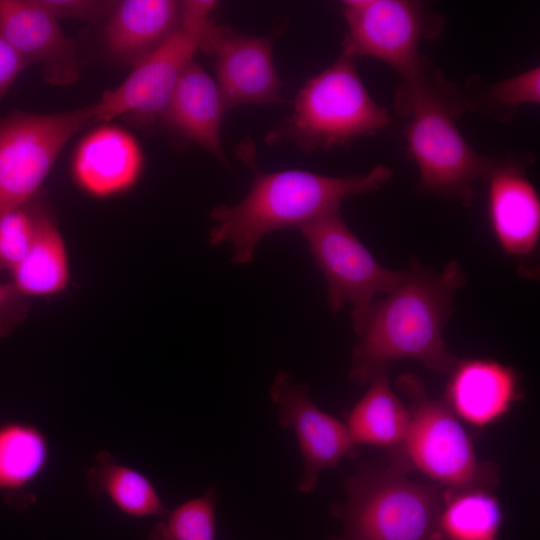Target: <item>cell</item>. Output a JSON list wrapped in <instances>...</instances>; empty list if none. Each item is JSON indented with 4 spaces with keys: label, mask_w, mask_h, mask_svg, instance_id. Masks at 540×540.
I'll return each mask as SVG.
<instances>
[{
    "label": "cell",
    "mask_w": 540,
    "mask_h": 540,
    "mask_svg": "<svg viewBox=\"0 0 540 540\" xmlns=\"http://www.w3.org/2000/svg\"><path fill=\"white\" fill-rule=\"evenodd\" d=\"M50 458L46 434L36 425L11 420L0 424V500L24 508L35 501L32 487Z\"/></svg>",
    "instance_id": "ffe728a7"
},
{
    "label": "cell",
    "mask_w": 540,
    "mask_h": 540,
    "mask_svg": "<svg viewBox=\"0 0 540 540\" xmlns=\"http://www.w3.org/2000/svg\"><path fill=\"white\" fill-rule=\"evenodd\" d=\"M28 66L0 31V99Z\"/></svg>",
    "instance_id": "f1b7e54d"
},
{
    "label": "cell",
    "mask_w": 540,
    "mask_h": 540,
    "mask_svg": "<svg viewBox=\"0 0 540 540\" xmlns=\"http://www.w3.org/2000/svg\"><path fill=\"white\" fill-rule=\"evenodd\" d=\"M347 32L342 53L370 57L392 69L400 80L415 75L427 59L419 53L424 39L441 29L440 15L414 0H347L341 3Z\"/></svg>",
    "instance_id": "30bf717a"
},
{
    "label": "cell",
    "mask_w": 540,
    "mask_h": 540,
    "mask_svg": "<svg viewBox=\"0 0 540 540\" xmlns=\"http://www.w3.org/2000/svg\"><path fill=\"white\" fill-rule=\"evenodd\" d=\"M199 50L215 61V80L228 109L285 102L280 95L283 81L274 64L272 36L243 34L212 20Z\"/></svg>",
    "instance_id": "7c38bea8"
},
{
    "label": "cell",
    "mask_w": 540,
    "mask_h": 540,
    "mask_svg": "<svg viewBox=\"0 0 540 540\" xmlns=\"http://www.w3.org/2000/svg\"><path fill=\"white\" fill-rule=\"evenodd\" d=\"M449 373L445 403L460 420L473 426L496 422L521 397L518 373L495 360H457Z\"/></svg>",
    "instance_id": "2e32d148"
},
{
    "label": "cell",
    "mask_w": 540,
    "mask_h": 540,
    "mask_svg": "<svg viewBox=\"0 0 540 540\" xmlns=\"http://www.w3.org/2000/svg\"><path fill=\"white\" fill-rule=\"evenodd\" d=\"M184 1L122 0L107 17L104 42L117 61L134 66L179 27Z\"/></svg>",
    "instance_id": "ac0fdd59"
},
{
    "label": "cell",
    "mask_w": 540,
    "mask_h": 540,
    "mask_svg": "<svg viewBox=\"0 0 540 540\" xmlns=\"http://www.w3.org/2000/svg\"><path fill=\"white\" fill-rule=\"evenodd\" d=\"M97 124L94 103L54 114L0 117V216L33 200L69 140Z\"/></svg>",
    "instance_id": "ba28073f"
},
{
    "label": "cell",
    "mask_w": 540,
    "mask_h": 540,
    "mask_svg": "<svg viewBox=\"0 0 540 540\" xmlns=\"http://www.w3.org/2000/svg\"><path fill=\"white\" fill-rule=\"evenodd\" d=\"M462 92L466 109L506 122L515 116L521 106L540 103V68L535 66L488 84L473 76Z\"/></svg>",
    "instance_id": "cb8c5ba5"
},
{
    "label": "cell",
    "mask_w": 540,
    "mask_h": 540,
    "mask_svg": "<svg viewBox=\"0 0 540 540\" xmlns=\"http://www.w3.org/2000/svg\"><path fill=\"white\" fill-rule=\"evenodd\" d=\"M466 282L464 270L451 261L440 271L415 264L387 296L374 302L352 350L349 376L368 383L391 362L413 359L427 368L449 373L456 359L443 333L453 313L456 291Z\"/></svg>",
    "instance_id": "7a4b0ae2"
},
{
    "label": "cell",
    "mask_w": 540,
    "mask_h": 540,
    "mask_svg": "<svg viewBox=\"0 0 540 540\" xmlns=\"http://www.w3.org/2000/svg\"><path fill=\"white\" fill-rule=\"evenodd\" d=\"M145 165L143 149L127 129L110 124L86 133L71 160V176L85 194L108 199L131 190L140 180Z\"/></svg>",
    "instance_id": "9a60e30c"
},
{
    "label": "cell",
    "mask_w": 540,
    "mask_h": 540,
    "mask_svg": "<svg viewBox=\"0 0 540 540\" xmlns=\"http://www.w3.org/2000/svg\"><path fill=\"white\" fill-rule=\"evenodd\" d=\"M148 540H216V494L209 489L161 516Z\"/></svg>",
    "instance_id": "d4e9b609"
},
{
    "label": "cell",
    "mask_w": 540,
    "mask_h": 540,
    "mask_svg": "<svg viewBox=\"0 0 540 540\" xmlns=\"http://www.w3.org/2000/svg\"><path fill=\"white\" fill-rule=\"evenodd\" d=\"M390 122L388 110L370 95L354 59L341 53L300 88L293 110L266 137L294 142L304 151L344 146L375 134Z\"/></svg>",
    "instance_id": "5b68a950"
},
{
    "label": "cell",
    "mask_w": 540,
    "mask_h": 540,
    "mask_svg": "<svg viewBox=\"0 0 540 540\" xmlns=\"http://www.w3.org/2000/svg\"><path fill=\"white\" fill-rule=\"evenodd\" d=\"M318 266L333 312L350 305L355 333L361 328L379 293H390L406 270L383 267L346 224L339 211L297 228Z\"/></svg>",
    "instance_id": "9c48e42d"
},
{
    "label": "cell",
    "mask_w": 540,
    "mask_h": 540,
    "mask_svg": "<svg viewBox=\"0 0 540 540\" xmlns=\"http://www.w3.org/2000/svg\"><path fill=\"white\" fill-rule=\"evenodd\" d=\"M37 2L55 18H73L94 21L108 15L116 1L100 0H37Z\"/></svg>",
    "instance_id": "4316f807"
},
{
    "label": "cell",
    "mask_w": 540,
    "mask_h": 540,
    "mask_svg": "<svg viewBox=\"0 0 540 540\" xmlns=\"http://www.w3.org/2000/svg\"><path fill=\"white\" fill-rule=\"evenodd\" d=\"M396 386L410 404L407 433L394 457L443 489L493 491L499 482L496 465L478 459L471 438L445 401L430 398L415 374H402Z\"/></svg>",
    "instance_id": "8992f818"
},
{
    "label": "cell",
    "mask_w": 540,
    "mask_h": 540,
    "mask_svg": "<svg viewBox=\"0 0 540 540\" xmlns=\"http://www.w3.org/2000/svg\"><path fill=\"white\" fill-rule=\"evenodd\" d=\"M29 311V298L22 295L9 281L0 283V339L12 333L25 320Z\"/></svg>",
    "instance_id": "83f0119b"
},
{
    "label": "cell",
    "mask_w": 540,
    "mask_h": 540,
    "mask_svg": "<svg viewBox=\"0 0 540 540\" xmlns=\"http://www.w3.org/2000/svg\"><path fill=\"white\" fill-rule=\"evenodd\" d=\"M227 110L216 80L193 60L182 73L159 122L226 165L221 125Z\"/></svg>",
    "instance_id": "e0dca14e"
},
{
    "label": "cell",
    "mask_w": 540,
    "mask_h": 540,
    "mask_svg": "<svg viewBox=\"0 0 540 540\" xmlns=\"http://www.w3.org/2000/svg\"><path fill=\"white\" fill-rule=\"evenodd\" d=\"M400 81L395 110L406 119L404 137L419 172V188L471 204L474 183L486 177L495 158L475 151L457 127L456 119L466 109L463 92L429 60Z\"/></svg>",
    "instance_id": "3957f363"
},
{
    "label": "cell",
    "mask_w": 540,
    "mask_h": 540,
    "mask_svg": "<svg viewBox=\"0 0 540 540\" xmlns=\"http://www.w3.org/2000/svg\"><path fill=\"white\" fill-rule=\"evenodd\" d=\"M269 394L278 408L280 425L292 430L298 442L303 469L297 489L312 493L324 470L337 469L344 457L353 454L355 446L347 426L320 409L308 385L296 382L286 371L276 374Z\"/></svg>",
    "instance_id": "8fae6325"
},
{
    "label": "cell",
    "mask_w": 540,
    "mask_h": 540,
    "mask_svg": "<svg viewBox=\"0 0 540 540\" xmlns=\"http://www.w3.org/2000/svg\"><path fill=\"white\" fill-rule=\"evenodd\" d=\"M503 512L492 490L443 489L438 540H498Z\"/></svg>",
    "instance_id": "603a6c76"
},
{
    "label": "cell",
    "mask_w": 540,
    "mask_h": 540,
    "mask_svg": "<svg viewBox=\"0 0 540 540\" xmlns=\"http://www.w3.org/2000/svg\"><path fill=\"white\" fill-rule=\"evenodd\" d=\"M346 416V426L355 447L369 445L398 449L409 425L408 407L392 390L388 370L378 372Z\"/></svg>",
    "instance_id": "44dd1931"
},
{
    "label": "cell",
    "mask_w": 540,
    "mask_h": 540,
    "mask_svg": "<svg viewBox=\"0 0 540 540\" xmlns=\"http://www.w3.org/2000/svg\"><path fill=\"white\" fill-rule=\"evenodd\" d=\"M34 198L35 227L29 249L10 273L11 282L27 298L50 297L66 290L69 256L63 235L44 200Z\"/></svg>",
    "instance_id": "d6986e66"
},
{
    "label": "cell",
    "mask_w": 540,
    "mask_h": 540,
    "mask_svg": "<svg viewBox=\"0 0 540 540\" xmlns=\"http://www.w3.org/2000/svg\"><path fill=\"white\" fill-rule=\"evenodd\" d=\"M238 154L253 172L249 191L238 203L213 207V226L208 241L212 247L230 245L231 261L246 265L254 261L262 239L278 230L296 229L316 218L339 211L342 201L352 195L382 188L392 171L377 165L369 171L330 176L301 169L261 171L251 141H244Z\"/></svg>",
    "instance_id": "6da1fadb"
},
{
    "label": "cell",
    "mask_w": 540,
    "mask_h": 540,
    "mask_svg": "<svg viewBox=\"0 0 540 540\" xmlns=\"http://www.w3.org/2000/svg\"><path fill=\"white\" fill-rule=\"evenodd\" d=\"M527 164V156L495 158L484 178L491 230L503 251L517 258L533 254L540 236V198Z\"/></svg>",
    "instance_id": "4fadbf2b"
},
{
    "label": "cell",
    "mask_w": 540,
    "mask_h": 540,
    "mask_svg": "<svg viewBox=\"0 0 540 540\" xmlns=\"http://www.w3.org/2000/svg\"><path fill=\"white\" fill-rule=\"evenodd\" d=\"M407 471L396 457L361 464L346 480L345 501L332 506L342 532L328 540H438L443 488L412 481Z\"/></svg>",
    "instance_id": "277c9868"
},
{
    "label": "cell",
    "mask_w": 540,
    "mask_h": 540,
    "mask_svg": "<svg viewBox=\"0 0 540 540\" xmlns=\"http://www.w3.org/2000/svg\"><path fill=\"white\" fill-rule=\"evenodd\" d=\"M0 31L28 65H42L49 83L68 86L78 80L81 65L75 41L37 0H0Z\"/></svg>",
    "instance_id": "5bb4252c"
},
{
    "label": "cell",
    "mask_w": 540,
    "mask_h": 540,
    "mask_svg": "<svg viewBox=\"0 0 540 540\" xmlns=\"http://www.w3.org/2000/svg\"><path fill=\"white\" fill-rule=\"evenodd\" d=\"M217 5L208 0L184 1L182 21L176 31L135 64L121 84L105 91L94 103L97 124L118 117L142 127L159 122L182 73L199 50Z\"/></svg>",
    "instance_id": "52a82bcc"
},
{
    "label": "cell",
    "mask_w": 540,
    "mask_h": 540,
    "mask_svg": "<svg viewBox=\"0 0 540 540\" xmlns=\"http://www.w3.org/2000/svg\"><path fill=\"white\" fill-rule=\"evenodd\" d=\"M86 480L92 495L107 499L126 516H163L168 510L145 474L117 461L107 451L97 454Z\"/></svg>",
    "instance_id": "7402d4cb"
},
{
    "label": "cell",
    "mask_w": 540,
    "mask_h": 540,
    "mask_svg": "<svg viewBox=\"0 0 540 540\" xmlns=\"http://www.w3.org/2000/svg\"><path fill=\"white\" fill-rule=\"evenodd\" d=\"M33 201L0 216V272L10 274L29 249L35 227Z\"/></svg>",
    "instance_id": "484cf974"
}]
</instances>
